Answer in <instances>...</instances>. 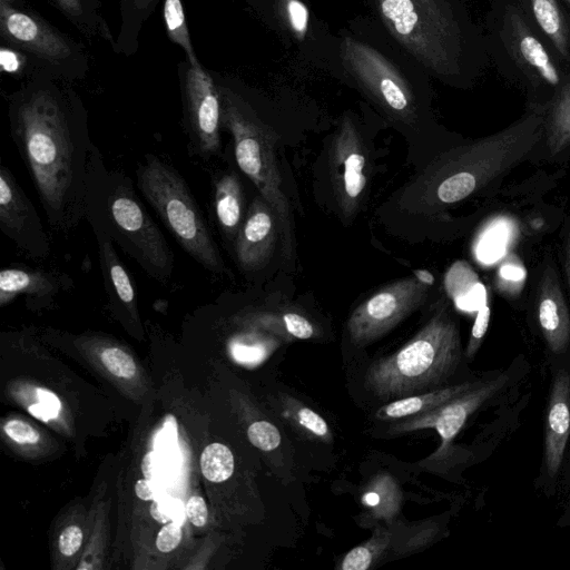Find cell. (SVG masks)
Wrapping results in <instances>:
<instances>
[{"label":"cell","mask_w":570,"mask_h":570,"mask_svg":"<svg viewBox=\"0 0 570 570\" xmlns=\"http://www.w3.org/2000/svg\"><path fill=\"white\" fill-rule=\"evenodd\" d=\"M12 141L50 227L68 234L87 216L94 142L88 111L71 82L42 70L8 97Z\"/></svg>","instance_id":"obj_1"},{"label":"cell","mask_w":570,"mask_h":570,"mask_svg":"<svg viewBox=\"0 0 570 570\" xmlns=\"http://www.w3.org/2000/svg\"><path fill=\"white\" fill-rule=\"evenodd\" d=\"M390 38L430 77L449 85L474 71V32L459 0H368Z\"/></svg>","instance_id":"obj_2"},{"label":"cell","mask_w":570,"mask_h":570,"mask_svg":"<svg viewBox=\"0 0 570 570\" xmlns=\"http://www.w3.org/2000/svg\"><path fill=\"white\" fill-rule=\"evenodd\" d=\"M540 124L535 112L501 132L439 156L405 187L401 205L416 214H433L481 190L529 153L539 139Z\"/></svg>","instance_id":"obj_3"},{"label":"cell","mask_w":570,"mask_h":570,"mask_svg":"<svg viewBox=\"0 0 570 570\" xmlns=\"http://www.w3.org/2000/svg\"><path fill=\"white\" fill-rule=\"evenodd\" d=\"M390 120L410 129L420 124L430 77L381 24L357 23L338 37L336 66Z\"/></svg>","instance_id":"obj_4"},{"label":"cell","mask_w":570,"mask_h":570,"mask_svg":"<svg viewBox=\"0 0 570 570\" xmlns=\"http://www.w3.org/2000/svg\"><path fill=\"white\" fill-rule=\"evenodd\" d=\"M86 218L101 227L149 277L159 283L170 279L174 253L164 234L131 179L108 168L95 144L88 165Z\"/></svg>","instance_id":"obj_5"},{"label":"cell","mask_w":570,"mask_h":570,"mask_svg":"<svg viewBox=\"0 0 570 570\" xmlns=\"http://www.w3.org/2000/svg\"><path fill=\"white\" fill-rule=\"evenodd\" d=\"M458 322L443 301L425 325L400 350L373 363L365 387L383 400L401 399L444 385L461 364Z\"/></svg>","instance_id":"obj_6"},{"label":"cell","mask_w":570,"mask_h":570,"mask_svg":"<svg viewBox=\"0 0 570 570\" xmlns=\"http://www.w3.org/2000/svg\"><path fill=\"white\" fill-rule=\"evenodd\" d=\"M212 73L222 99L223 127L232 135L237 166L273 208L278 220L282 250L289 259L293 253V219L276 161L277 136L258 117L246 97L245 87L238 80L218 72Z\"/></svg>","instance_id":"obj_7"},{"label":"cell","mask_w":570,"mask_h":570,"mask_svg":"<svg viewBox=\"0 0 570 570\" xmlns=\"http://www.w3.org/2000/svg\"><path fill=\"white\" fill-rule=\"evenodd\" d=\"M137 187L179 246L215 274H228L187 183L169 164L147 155L136 170Z\"/></svg>","instance_id":"obj_8"},{"label":"cell","mask_w":570,"mask_h":570,"mask_svg":"<svg viewBox=\"0 0 570 570\" xmlns=\"http://www.w3.org/2000/svg\"><path fill=\"white\" fill-rule=\"evenodd\" d=\"M0 37L10 49L30 61L33 70L75 81L89 71L82 43L58 30L22 0H0Z\"/></svg>","instance_id":"obj_9"},{"label":"cell","mask_w":570,"mask_h":570,"mask_svg":"<svg viewBox=\"0 0 570 570\" xmlns=\"http://www.w3.org/2000/svg\"><path fill=\"white\" fill-rule=\"evenodd\" d=\"M549 364L551 374L543 414V448L535 484L550 498L569 478L570 360Z\"/></svg>","instance_id":"obj_10"},{"label":"cell","mask_w":570,"mask_h":570,"mask_svg":"<svg viewBox=\"0 0 570 570\" xmlns=\"http://www.w3.org/2000/svg\"><path fill=\"white\" fill-rule=\"evenodd\" d=\"M429 293L430 286L413 275L384 286L360 304L348 317L346 327L351 342L365 346L381 338L422 306Z\"/></svg>","instance_id":"obj_11"},{"label":"cell","mask_w":570,"mask_h":570,"mask_svg":"<svg viewBox=\"0 0 570 570\" xmlns=\"http://www.w3.org/2000/svg\"><path fill=\"white\" fill-rule=\"evenodd\" d=\"M184 118L198 155L208 158L220 149L223 108L212 71L186 59L178 65Z\"/></svg>","instance_id":"obj_12"},{"label":"cell","mask_w":570,"mask_h":570,"mask_svg":"<svg viewBox=\"0 0 570 570\" xmlns=\"http://www.w3.org/2000/svg\"><path fill=\"white\" fill-rule=\"evenodd\" d=\"M510 381V370L494 371L483 377L478 385L452 401L391 425L390 433L434 429L441 439V445L434 453V458H443L449 453L454 438L468 420L491 401L499 400V395L508 389Z\"/></svg>","instance_id":"obj_13"},{"label":"cell","mask_w":570,"mask_h":570,"mask_svg":"<svg viewBox=\"0 0 570 570\" xmlns=\"http://www.w3.org/2000/svg\"><path fill=\"white\" fill-rule=\"evenodd\" d=\"M328 165L338 208L344 218H351L363 200L368 166L361 134L350 116L342 119L332 138Z\"/></svg>","instance_id":"obj_14"},{"label":"cell","mask_w":570,"mask_h":570,"mask_svg":"<svg viewBox=\"0 0 570 570\" xmlns=\"http://www.w3.org/2000/svg\"><path fill=\"white\" fill-rule=\"evenodd\" d=\"M249 8L274 29L298 53L308 58L324 57L316 45L325 50L336 66L338 37H333L324 27H317L311 10L303 0H247Z\"/></svg>","instance_id":"obj_15"},{"label":"cell","mask_w":570,"mask_h":570,"mask_svg":"<svg viewBox=\"0 0 570 570\" xmlns=\"http://www.w3.org/2000/svg\"><path fill=\"white\" fill-rule=\"evenodd\" d=\"M0 230L27 256L46 259L50 242L38 210L11 169L0 165Z\"/></svg>","instance_id":"obj_16"},{"label":"cell","mask_w":570,"mask_h":570,"mask_svg":"<svg viewBox=\"0 0 570 570\" xmlns=\"http://www.w3.org/2000/svg\"><path fill=\"white\" fill-rule=\"evenodd\" d=\"M533 318L549 363L570 360V309L551 263L546 264L537 286Z\"/></svg>","instance_id":"obj_17"},{"label":"cell","mask_w":570,"mask_h":570,"mask_svg":"<svg viewBox=\"0 0 570 570\" xmlns=\"http://www.w3.org/2000/svg\"><path fill=\"white\" fill-rule=\"evenodd\" d=\"M279 226L268 203L259 195L250 203L234 242L236 261L244 272H256L269 261Z\"/></svg>","instance_id":"obj_18"},{"label":"cell","mask_w":570,"mask_h":570,"mask_svg":"<svg viewBox=\"0 0 570 570\" xmlns=\"http://www.w3.org/2000/svg\"><path fill=\"white\" fill-rule=\"evenodd\" d=\"M72 287V278L65 273L26 265L3 267L0 271V306L20 295L29 301L47 303Z\"/></svg>","instance_id":"obj_19"},{"label":"cell","mask_w":570,"mask_h":570,"mask_svg":"<svg viewBox=\"0 0 570 570\" xmlns=\"http://www.w3.org/2000/svg\"><path fill=\"white\" fill-rule=\"evenodd\" d=\"M97 242L99 266L110 305L125 316L137 315V295L132 278L120 259L115 242L98 225L90 223Z\"/></svg>","instance_id":"obj_20"},{"label":"cell","mask_w":570,"mask_h":570,"mask_svg":"<svg viewBox=\"0 0 570 570\" xmlns=\"http://www.w3.org/2000/svg\"><path fill=\"white\" fill-rule=\"evenodd\" d=\"M512 18V53L521 66L527 67L525 71L530 76L535 75L541 81L559 90L562 85L561 75L544 45L522 20L517 21L515 14Z\"/></svg>","instance_id":"obj_21"},{"label":"cell","mask_w":570,"mask_h":570,"mask_svg":"<svg viewBox=\"0 0 570 570\" xmlns=\"http://www.w3.org/2000/svg\"><path fill=\"white\" fill-rule=\"evenodd\" d=\"M481 380L482 379L445 385L428 392L425 391L424 393L396 399L380 407L376 412V417L383 421L399 420L430 411L471 390L478 385Z\"/></svg>","instance_id":"obj_22"},{"label":"cell","mask_w":570,"mask_h":570,"mask_svg":"<svg viewBox=\"0 0 570 570\" xmlns=\"http://www.w3.org/2000/svg\"><path fill=\"white\" fill-rule=\"evenodd\" d=\"M214 210L220 232L234 243L246 215L242 184L235 173L223 174L216 180Z\"/></svg>","instance_id":"obj_23"},{"label":"cell","mask_w":570,"mask_h":570,"mask_svg":"<svg viewBox=\"0 0 570 570\" xmlns=\"http://www.w3.org/2000/svg\"><path fill=\"white\" fill-rule=\"evenodd\" d=\"M158 3L159 0H120V27L112 45L116 53L129 57L137 52L140 32Z\"/></svg>","instance_id":"obj_24"},{"label":"cell","mask_w":570,"mask_h":570,"mask_svg":"<svg viewBox=\"0 0 570 570\" xmlns=\"http://www.w3.org/2000/svg\"><path fill=\"white\" fill-rule=\"evenodd\" d=\"M56 7L83 36L100 38L111 46L115 38L100 13V0H47Z\"/></svg>","instance_id":"obj_25"},{"label":"cell","mask_w":570,"mask_h":570,"mask_svg":"<svg viewBox=\"0 0 570 570\" xmlns=\"http://www.w3.org/2000/svg\"><path fill=\"white\" fill-rule=\"evenodd\" d=\"M248 323L256 330L274 334L282 340H309L317 331L309 318L289 311H264L253 314Z\"/></svg>","instance_id":"obj_26"},{"label":"cell","mask_w":570,"mask_h":570,"mask_svg":"<svg viewBox=\"0 0 570 570\" xmlns=\"http://www.w3.org/2000/svg\"><path fill=\"white\" fill-rule=\"evenodd\" d=\"M535 24L557 52L570 60L569 29L557 0H527Z\"/></svg>","instance_id":"obj_27"},{"label":"cell","mask_w":570,"mask_h":570,"mask_svg":"<svg viewBox=\"0 0 570 570\" xmlns=\"http://www.w3.org/2000/svg\"><path fill=\"white\" fill-rule=\"evenodd\" d=\"M546 129L547 147L552 156L570 147V82L557 91Z\"/></svg>","instance_id":"obj_28"},{"label":"cell","mask_w":570,"mask_h":570,"mask_svg":"<svg viewBox=\"0 0 570 570\" xmlns=\"http://www.w3.org/2000/svg\"><path fill=\"white\" fill-rule=\"evenodd\" d=\"M163 17L168 38L179 46L190 65H199L193 47L188 23L181 0H163Z\"/></svg>","instance_id":"obj_29"},{"label":"cell","mask_w":570,"mask_h":570,"mask_svg":"<svg viewBox=\"0 0 570 570\" xmlns=\"http://www.w3.org/2000/svg\"><path fill=\"white\" fill-rule=\"evenodd\" d=\"M400 500V491L394 480L385 474L373 480L371 487L362 497V503L368 508L376 518L389 520L397 512Z\"/></svg>","instance_id":"obj_30"},{"label":"cell","mask_w":570,"mask_h":570,"mask_svg":"<svg viewBox=\"0 0 570 570\" xmlns=\"http://www.w3.org/2000/svg\"><path fill=\"white\" fill-rule=\"evenodd\" d=\"M232 344L233 357L245 365H258L279 345L282 338L264 331V334H250Z\"/></svg>","instance_id":"obj_31"},{"label":"cell","mask_w":570,"mask_h":570,"mask_svg":"<svg viewBox=\"0 0 570 570\" xmlns=\"http://www.w3.org/2000/svg\"><path fill=\"white\" fill-rule=\"evenodd\" d=\"M448 294L458 305L465 304L466 297H480L487 289L475 272L465 262H456L445 277Z\"/></svg>","instance_id":"obj_32"},{"label":"cell","mask_w":570,"mask_h":570,"mask_svg":"<svg viewBox=\"0 0 570 570\" xmlns=\"http://www.w3.org/2000/svg\"><path fill=\"white\" fill-rule=\"evenodd\" d=\"M283 405L284 415L302 432L324 442L332 441L330 428L318 413L292 397H286Z\"/></svg>","instance_id":"obj_33"},{"label":"cell","mask_w":570,"mask_h":570,"mask_svg":"<svg viewBox=\"0 0 570 570\" xmlns=\"http://www.w3.org/2000/svg\"><path fill=\"white\" fill-rule=\"evenodd\" d=\"M200 469L204 476L212 482H223L234 472L232 451L222 443L207 445L200 455Z\"/></svg>","instance_id":"obj_34"},{"label":"cell","mask_w":570,"mask_h":570,"mask_svg":"<svg viewBox=\"0 0 570 570\" xmlns=\"http://www.w3.org/2000/svg\"><path fill=\"white\" fill-rule=\"evenodd\" d=\"M390 542L387 533L374 534L364 544L350 550L343 558L340 568L342 570H366L379 558Z\"/></svg>","instance_id":"obj_35"},{"label":"cell","mask_w":570,"mask_h":570,"mask_svg":"<svg viewBox=\"0 0 570 570\" xmlns=\"http://www.w3.org/2000/svg\"><path fill=\"white\" fill-rule=\"evenodd\" d=\"M490 317L491 307L489 305L488 295L485 293L478 305L476 316L474 318L470 337L464 351V357L468 361L473 360L476 352L479 351L483 342V338L488 332Z\"/></svg>","instance_id":"obj_36"},{"label":"cell","mask_w":570,"mask_h":570,"mask_svg":"<svg viewBox=\"0 0 570 570\" xmlns=\"http://www.w3.org/2000/svg\"><path fill=\"white\" fill-rule=\"evenodd\" d=\"M100 360L105 367L117 377L132 379L136 374L137 368L132 357L120 347H105L100 353Z\"/></svg>","instance_id":"obj_37"},{"label":"cell","mask_w":570,"mask_h":570,"mask_svg":"<svg viewBox=\"0 0 570 570\" xmlns=\"http://www.w3.org/2000/svg\"><path fill=\"white\" fill-rule=\"evenodd\" d=\"M249 442L262 451H272L281 443L278 429L268 421H256L247 429Z\"/></svg>","instance_id":"obj_38"},{"label":"cell","mask_w":570,"mask_h":570,"mask_svg":"<svg viewBox=\"0 0 570 570\" xmlns=\"http://www.w3.org/2000/svg\"><path fill=\"white\" fill-rule=\"evenodd\" d=\"M35 392L38 402L28 406L29 413L42 421L57 417L61 409L58 396L42 387H37Z\"/></svg>","instance_id":"obj_39"},{"label":"cell","mask_w":570,"mask_h":570,"mask_svg":"<svg viewBox=\"0 0 570 570\" xmlns=\"http://www.w3.org/2000/svg\"><path fill=\"white\" fill-rule=\"evenodd\" d=\"M4 433L20 444H33L39 441V433L30 424L18 420H9L3 426Z\"/></svg>","instance_id":"obj_40"},{"label":"cell","mask_w":570,"mask_h":570,"mask_svg":"<svg viewBox=\"0 0 570 570\" xmlns=\"http://www.w3.org/2000/svg\"><path fill=\"white\" fill-rule=\"evenodd\" d=\"M181 537L183 532L180 525L175 522H170L159 530L156 539V546L161 552H170L178 547L181 541Z\"/></svg>","instance_id":"obj_41"},{"label":"cell","mask_w":570,"mask_h":570,"mask_svg":"<svg viewBox=\"0 0 570 570\" xmlns=\"http://www.w3.org/2000/svg\"><path fill=\"white\" fill-rule=\"evenodd\" d=\"M82 537V531L78 525H69L63 529L58 542L60 552L66 557L75 554L81 547Z\"/></svg>","instance_id":"obj_42"},{"label":"cell","mask_w":570,"mask_h":570,"mask_svg":"<svg viewBox=\"0 0 570 570\" xmlns=\"http://www.w3.org/2000/svg\"><path fill=\"white\" fill-rule=\"evenodd\" d=\"M188 520L196 527H203L208 519V510L204 499L199 495H191L186 503Z\"/></svg>","instance_id":"obj_43"},{"label":"cell","mask_w":570,"mask_h":570,"mask_svg":"<svg viewBox=\"0 0 570 570\" xmlns=\"http://www.w3.org/2000/svg\"><path fill=\"white\" fill-rule=\"evenodd\" d=\"M562 266L570 294V218L566 220L564 237L562 244Z\"/></svg>","instance_id":"obj_44"},{"label":"cell","mask_w":570,"mask_h":570,"mask_svg":"<svg viewBox=\"0 0 570 570\" xmlns=\"http://www.w3.org/2000/svg\"><path fill=\"white\" fill-rule=\"evenodd\" d=\"M135 493L140 500L144 501H149L155 498L154 487L150 480L146 478L137 481L135 485Z\"/></svg>","instance_id":"obj_45"},{"label":"cell","mask_w":570,"mask_h":570,"mask_svg":"<svg viewBox=\"0 0 570 570\" xmlns=\"http://www.w3.org/2000/svg\"><path fill=\"white\" fill-rule=\"evenodd\" d=\"M141 470L146 479L150 480L154 476L155 472V458L154 453L148 452L141 463Z\"/></svg>","instance_id":"obj_46"},{"label":"cell","mask_w":570,"mask_h":570,"mask_svg":"<svg viewBox=\"0 0 570 570\" xmlns=\"http://www.w3.org/2000/svg\"><path fill=\"white\" fill-rule=\"evenodd\" d=\"M413 276L419 282H421L422 284H424L426 286H432L435 282L433 274L428 269H423V268L415 269V271H413Z\"/></svg>","instance_id":"obj_47"},{"label":"cell","mask_w":570,"mask_h":570,"mask_svg":"<svg viewBox=\"0 0 570 570\" xmlns=\"http://www.w3.org/2000/svg\"><path fill=\"white\" fill-rule=\"evenodd\" d=\"M158 502L155 501L150 508L151 515L159 522H165L168 520L167 515L160 511L158 508Z\"/></svg>","instance_id":"obj_48"},{"label":"cell","mask_w":570,"mask_h":570,"mask_svg":"<svg viewBox=\"0 0 570 570\" xmlns=\"http://www.w3.org/2000/svg\"><path fill=\"white\" fill-rule=\"evenodd\" d=\"M557 525L560 528L570 527V509L563 510V512L561 513V515L557 522Z\"/></svg>","instance_id":"obj_49"},{"label":"cell","mask_w":570,"mask_h":570,"mask_svg":"<svg viewBox=\"0 0 570 570\" xmlns=\"http://www.w3.org/2000/svg\"><path fill=\"white\" fill-rule=\"evenodd\" d=\"M569 509H570V491H569V494H568L564 505H563V510H569Z\"/></svg>","instance_id":"obj_50"},{"label":"cell","mask_w":570,"mask_h":570,"mask_svg":"<svg viewBox=\"0 0 570 570\" xmlns=\"http://www.w3.org/2000/svg\"><path fill=\"white\" fill-rule=\"evenodd\" d=\"M570 6V0H564Z\"/></svg>","instance_id":"obj_51"}]
</instances>
